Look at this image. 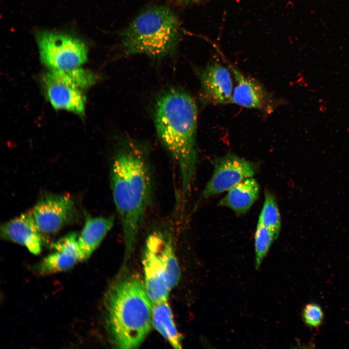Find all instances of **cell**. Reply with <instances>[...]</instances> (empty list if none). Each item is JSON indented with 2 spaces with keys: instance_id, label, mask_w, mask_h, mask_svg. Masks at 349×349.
<instances>
[{
  "instance_id": "cell-1",
  "label": "cell",
  "mask_w": 349,
  "mask_h": 349,
  "mask_svg": "<svg viewBox=\"0 0 349 349\" xmlns=\"http://www.w3.org/2000/svg\"><path fill=\"white\" fill-rule=\"evenodd\" d=\"M110 184L122 227L125 253L132 252L152 195V177L147 154L143 147L127 142L116 151L111 166Z\"/></svg>"
},
{
  "instance_id": "cell-2",
  "label": "cell",
  "mask_w": 349,
  "mask_h": 349,
  "mask_svg": "<svg viewBox=\"0 0 349 349\" xmlns=\"http://www.w3.org/2000/svg\"><path fill=\"white\" fill-rule=\"evenodd\" d=\"M158 137L176 163L183 194L188 196L196 175L197 107L186 92L170 88L159 94L154 108Z\"/></svg>"
},
{
  "instance_id": "cell-3",
  "label": "cell",
  "mask_w": 349,
  "mask_h": 349,
  "mask_svg": "<svg viewBox=\"0 0 349 349\" xmlns=\"http://www.w3.org/2000/svg\"><path fill=\"white\" fill-rule=\"evenodd\" d=\"M106 324L113 344L120 349L139 347L149 334L152 303L144 283L137 275L115 280L105 296Z\"/></svg>"
},
{
  "instance_id": "cell-4",
  "label": "cell",
  "mask_w": 349,
  "mask_h": 349,
  "mask_svg": "<svg viewBox=\"0 0 349 349\" xmlns=\"http://www.w3.org/2000/svg\"><path fill=\"white\" fill-rule=\"evenodd\" d=\"M180 27L175 14L163 6L150 8L137 16L121 34L126 54H143L159 60L174 54Z\"/></svg>"
},
{
  "instance_id": "cell-5",
  "label": "cell",
  "mask_w": 349,
  "mask_h": 349,
  "mask_svg": "<svg viewBox=\"0 0 349 349\" xmlns=\"http://www.w3.org/2000/svg\"><path fill=\"white\" fill-rule=\"evenodd\" d=\"M143 264L144 286L152 303L167 300L180 276L170 237L159 231L150 234L145 241Z\"/></svg>"
},
{
  "instance_id": "cell-6",
  "label": "cell",
  "mask_w": 349,
  "mask_h": 349,
  "mask_svg": "<svg viewBox=\"0 0 349 349\" xmlns=\"http://www.w3.org/2000/svg\"><path fill=\"white\" fill-rule=\"evenodd\" d=\"M95 82L94 75L79 67L66 70H51L43 78L47 99L56 109L78 114L84 112L85 97L82 90Z\"/></svg>"
},
{
  "instance_id": "cell-7",
  "label": "cell",
  "mask_w": 349,
  "mask_h": 349,
  "mask_svg": "<svg viewBox=\"0 0 349 349\" xmlns=\"http://www.w3.org/2000/svg\"><path fill=\"white\" fill-rule=\"evenodd\" d=\"M40 56L51 70L79 67L87 58L84 44L72 36L58 32H43L37 35Z\"/></svg>"
},
{
  "instance_id": "cell-8",
  "label": "cell",
  "mask_w": 349,
  "mask_h": 349,
  "mask_svg": "<svg viewBox=\"0 0 349 349\" xmlns=\"http://www.w3.org/2000/svg\"><path fill=\"white\" fill-rule=\"evenodd\" d=\"M28 211L42 236L56 233L77 215L74 200L67 194H45Z\"/></svg>"
},
{
  "instance_id": "cell-9",
  "label": "cell",
  "mask_w": 349,
  "mask_h": 349,
  "mask_svg": "<svg viewBox=\"0 0 349 349\" xmlns=\"http://www.w3.org/2000/svg\"><path fill=\"white\" fill-rule=\"evenodd\" d=\"M213 164V173L202 191V198L229 190L241 181L252 177L259 168L256 162L232 153L214 159Z\"/></svg>"
},
{
  "instance_id": "cell-10",
  "label": "cell",
  "mask_w": 349,
  "mask_h": 349,
  "mask_svg": "<svg viewBox=\"0 0 349 349\" xmlns=\"http://www.w3.org/2000/svg\"><path fill=\"white\" fill-rule=\"evenodd\" d=\"M201 95L207 104H232L233 83L230 72L218 62L209 63L198 73Z\"/></svg>"
},
{
  "instance_id": "cell-11",
  "label": "cell",
  "mask_w": 349,
  "mask_h": 349,
  "mask_svg": "<svg viewBox=\"0 0 349 349\" xmlns=\"http://www.w3.org/2000/svg\"><path fill=\"white\" fill-rule=\"evenodd\" d=\"M78 237L75 232L60 238L53 245L54 251L45 257L37 265L40 275L54 274L70 269L79 262Z\"/></svg>"
},
{
  "instance_id": "cell-12",
  "label": "cell",
  "mask_w": 349,
  "mask_h": 349,
  "mask_svg": "<svg viewBox=\"0 0 349 349\" xmlns=\"http://www.w3.org/2000/svg\"><path fill=\"white\" fill-rule=\"evenodd\" d=\"M0 234L3 239L24 246L34 255L41 251L42 235L29 211L2 224Z\"/></svg>"
},
{
  "instance_id": "cell-13",
  "label": "cell",
  "mask_w": 349,
  "mask_h": 349,
  "mask_svg": "<svg viewBox=\"0 0 349 349\" xmlns=\"http://www.w3.org/2000/svg\"><path fill=\"white\" fill-rule=\"evenodd\" d=\"M114 217L86 216L84 226L78 237L79 262L89 259L111 229Z\"/></svg>"
},
{
  "instance_id": "cell-14",
  "label": "cell",
  "mask_w": 349,
  "mask_h": 349,
  "mask_svg": "<svg viewBox=\"0 0 349 349\" xmlns=\"http://www.w3.org/2000/svg\"><path fill=\"white\" fill-rule=\"evenodd\" d=\"M236 82L232 93V103L248 108L260 109L268 100V93L262 85L230 65Z\"/></svg>"
},
{
  "instance_id": "cell-15",
  "label": "cell",
  "mask_w": 349,
  "mask_h": 349,
  "mask_svg": "<svg viewBox=\"0 0 349 349\" xmlns=\"http://www.w3.org/2000/svg\"><path fill=\"white\" fill-rule=\"evenodd\" d=\"M259 191V185L255 179L246 178L228 190L219 205L232 209L237 215H242L257 200Z\"/></svg>"
},
{
  "instance_id": "cell-16",
  "label": "cell",
  "mask_w": 349,
  "mask_h": 349,
  "mask_svg": "<svg viewBox=\"0 0 349 349\" xmlns=\"http://www.w3.org/2000/svg\"><path fill=\"white\" fill-rule=\"evenodd\" d=\"M152 325L175 349L182 348V336L174 324L167 300L152 303Z\"/></svg>"
},
{
  "instance_id": "cell-17",
  "label": "cell",
  "mask_w": 349,
  "mask_h": 349,
  "mask_svg": "<svg viewBox=\"0 0 349 349\" xmlns=\"http://www.w3.org/2000/svg\"><path fill=\"white\" fill-rule=\"evenodd\" d=\"M258 221L278 237L281 227V216L275 196L269 190L265 191L264 204Z\"/></svg>"
},
{
  "instance_id": "cell-18",
  "label": "cell",
  "mask_w": 349,
  "mask_h": 349,
  "mask_svg": "<svg viewBox=\"0 0 349 349\" xmlns=\"http://www.w3.org/2000/svg\"><path fill=\"white\" fill-rule=\"evenodd\" d=\"M277 238L271 231L257 223L254 236L256 269L259 268L272 243Z\"/></svg>"
},
{
  "instance_id": "cell-19",
  "label": "cell",
  "mask_w": 349,
  "mask_h": 349,
  "mask_svg": "<svg viewBox=\"0 0 349 349\" xmlns=\"http://www.w3.org/2000/svg\"><path fill=\"white\" fill-rule=\"evenodd\" d=\"M301 314L304 323L311 329H319L323 323V311L320 306L316 303L306 304L302 309Z\"/></svg>"
},
{
  "instance_id": "cell-20",
  "label": "cell",
  "mask_w": 349,
  "mask_h": 349,
  "mask_svg": "<svg viewBox=\"0 0 349 349\" xmlns=\"http://www.w3.org/2000/svg\"><path fill=\"white\" fill-rule=\"evenodd\" d=\"M184 2H193V1H198L202 0H180Z\"/></svg>"
}]
</instances>
